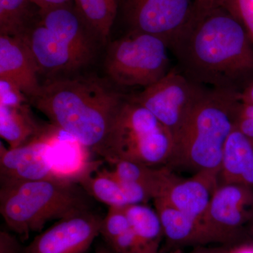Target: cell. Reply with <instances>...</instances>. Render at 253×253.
I'll list each match as a JSON object with an SVG mask.
<instances>
[{
  "mask_svg": "<svg viewBox=\"0 0 253 253\" xmlns=\"http://www.w3.org/2000/svg\"><path fill=\"white\" fill-rule=\"evenodd\" d=\"M31 105L20 91L7 90L0 94V136L10 149L55 134L54 126L47 127L38 123Z\"/></svg>",
  "mask_w": 253,
  "mask_h": 253,
  "instance_id": "13",
  "label": "cell"
},
{
  "mask_svg": "<svg viewBox=\"0 0 253 253\" xmlns=\"http://www.w3.org/2000/svg\"><path fill=\"white\" fill-rule=\"evenodd\" d=\"M169 49L181 72L200 85L240 92L253 81V43L219 5L194 14Z\"/></svg>",
  "mask_w": 253,
  "mask_h": 253,
  "instance_id": "1",
  "label": "cell"
},
{
  "mask_svg": "<svg viewBox=\"0 0 253 253\" xmlns=\"http://www.w3.org/2000/svg\"><path fill=\"white\" fill-rule=\"evenodd\" d=\"M134 231L141 253H161L164 235L156 210L147 204L130 205L122 208Z\"/></svg>",
  "mask_w": 253,
  "mask_h": 253,
  "instance_id": "20",
  "label": "cell"
},
{
  "mask_svg": "<svg viewBox=\"0 0 253 253\" xmlns=\"http://www.w3.org/2000/svg\"><path fill=\"white\" fill-rule=\"evenodd\" d=\"M76 9L98 41L106 42L119 12L120 0H73Z\"/></svg>",
  "mask_w": 253,
  "mask_h": 253,
  "instance_id": "22",
  "label": "cell"
},
{
  "mask_svg": "<svg viewBox=\"0 0 253 253\" xmlns=\"http://www.w3.org/2000/svg\"><path fill=\"white\" fill-rule=\"evenodd\" d=\"M39 17L31 0H0V35L22 37Z\"/></svg>",
  "mask_w": 253,
  "mask_h": 253,
  "instance_id": "23",
  "label": "cell"
},
{
  "mask_svg": "<svg viewBox=\"0 0 253 253\" xmlns=\"http://www.w3.org/2000/svg\"><path fill=\"white\" fill-rule=\"evenodd\" d=\"M219 182V172L200 171L189 179L178 177L161 197L204 224L205 216Z\"/></svg>",
  "mask_w": 253,
  "mask_h": 253,
  "instance_id": "16",
  "label": "cell"
},
{
  "mask_svg": "<svg viewBox=\"0 0 253 253\" xmlns=\"http://www.w3.org/2000/svg\"><path fill=\"white\" fill-rule=\"evenodd\" d=\"M88 196L67 176L1 185L0 213L8 228L26 240L49 221L89 211Z\"/></svg>",
  "mask_w": 253,
  "mask_h": 253,
  "instance_id": "4",
  "label": "cell"
},
{
  "mask_svg": "<svg viewBox=\"0 0 253 253\" xmlns=\"http://www.w3.org/2000/svg\"><path fill=\"white\" fill-rule=\"evenodd\" d=\"M116 253L113 252L112 250L110 249L109 247H101L99 249L96 250V253Z\"/></svg>",
  "mask_w": 253,
  "mask_h": 253,
  "instance_id": "31",
  "label": "cell"
},
{
  "mask_svg": "<svg viewBox=\"0 0 253 253\" xmlns=\"http://www.w3.org/2000/svg\"><path fill=\"white\" fill-rule=\"evenodd\" d=\"M99 163L86 165L76 176V182L89 196L109 208H122L129 206L123 186L111 169H96Z\"/></svg>",
  "mask_w": 253,
  "mask_h": 253,
  "instance_id": "19",
  "label": "cell"
},
{
  "mask_svg": "<svg viewBox=\"0 0 253 253\" xmlns=\"http://www.w3.org/2000/svg\"><path fill=\"white\" fill-rule=\"evenodd\" d=\"M219 184H240L253 188V138L236 129L226 140Z\"/></svg>",
  "mask_w": 253,
  "mask_h": 253,
  "instance_id": "17",
  "label": "cell"
},
{
  "mask_svg": "<svg viewBox=\"0 0 253 253\" xmlns=\"http://www.w3.org/2000/svg\"><path fill=\"white\" fill-rule=\"evenodd\" d=\"M171 253H228L225 246L222 247H208V246H198L192 248L189 251H178Z\"/></svg>",
  "mask_w": 253,
  "mask_h": 253,
  "instance_id": "27",
  "label": "cell"
},
{
  "mask_svg": "<svg viewBox=\"0 0 253 253\" xmlns=\"http://www.w3.org/2000/svg\"><path fill=\"white\" fill-rule=\"evenodd\" d=\"M126 97L97 78H60L42 84L30 103L53 126L106 161L113 123Z\"/></svg>",
  "mask_w": 253,
  "mask_h": 253,
  "instance_id": "2",
  "label": "cell"
},
{
  "mask_svg": "<svg viewBox=\"0 0 253 253\" xmlns=\"http://www.w3.org/2000/svg\"><path fill=\"white\" fill-rule=\"evenodd\" d=\"M111 165L113 166L111 172L118 179L140 186L153 200L163 196L179 177L168 166L151 167L123 160L115 161Z\"/></svg>",
  "mask_w": 253,
  "mask_h": 253,
  "instance_id": "18",
  "label": "cell"
},
{
  "mask_svg": "<svg viewBox=\"0 0 253 253\" xmlns=\"http://www.w3.org/2000/svg\"><path fill=\"white\" fill-rule=\"evenodd\" d=\"M206 88L186 77L179 68H172L157 83L129 96L152 113L170 131L174 141Z\"/></svg>",
  "mask_w": 253,
  "mask_h": 253,
  "instance_id": "7",
  "label": "cell"
},
{
  "mask_svg": "<svg viewBox=\"0 0 253 253\" xmlns=\"http://www.w3.org/2000/svg\"><path fill=\"white\" fill-rule=\"evenodd\" d=\"M236 129L245 135L253 138V105L241 102L236 118Z\"/></svg>",
  "mask_w": 253,
  "mask_h": 253,
  "instance_id": "25",
  "label": "cell"
},
{
  "mask_svg": "<svg viewBox=\"0 0 253 253\" xmlns=\"http://www.w3.org/2000/svg\"><path fill=\"white\" fill-rule=\"evenodd\" d=\"M174 146L170 131L144 106L126 96L113 123L106 161L168 166Z\"/></svg>",
  "mask_w": 253,
  "mask_h": 253,
  "instance_id": "5",
  "label": "cell"
},
{
  "mask_svg": "<svg viewBox=\"0 0 253 253\" xmlns=\"http://www.w3.org/2000/svg\"><path fill=\"white\" fill-rule=\"evenodd\" d=\"M38 74L36 59L23 38L0 35V81L21 91L30 101L41 91Z\"/></svg>",
  "mask_w": 253,
  "mask_h": 253,
  "instance_id": "14",
  "label": "cell"
},
{
  "mask_svg": "<svg viewBox=\"0 0 253 253\" xmlns=\"http://www.w3.org/2000/svg\"><path fill=\"white\" fill-rule=\"evenodd\" d=\"M31 1L38 6L40 10H44L59 6V5L67 4L71 2L73 0H31Z\"/></svg>",
  "mask_w": 253,
  "mask_h": 253,
  "instance_id": "29",
  "label": "cell"
},
{
  "mask_svg": "<svg viewBox=\"0 0 253 253\" xmlns=\"http://www.w3.org/2000/svg\"><path fill=\"white\" fill-rule=\"evenodd\" d=\"M239 92L207 87L174 141L168 167L220 174L228 137L236 128Z\"/></svg>",
  "mask_w": 253,
  "mask_h": 253,
  "instance_id": "3",
  "label": "cell"
},
{
  "mask_svg": "<svg viewBox=\"0 0 253 253\" xmlns=\"http://www.w3.org/2000/svg\"><path fill=\"white\" fill-rule=\"evenodd\" d=\"M226 247L228 253H253V241H245Z\"/></svg>",
  "mask_w": 253,
  "mask_h": 253,
  "instance_id": "28",
  "label": "cell"
},
{
  "mask_svg": "<svg viewBox=\"0 0 253 253\" xmlns=\"http://www.w3.org/2000/svg\"><path fill=\"white\" fill-rule=\"evenodd\" d=\"M54 136L53 134L35 139L14 149H7L1 141V185L66 176L55 169L50 158L51 143Z\"/></svg>",
  "mask_w": 253,
  "mask_h": 253,
  "instance_id": "11",
  "label": "cell"
},
{
  "mask_svg": "<svg viewBox=\"0 0 253 253\" xmlns=\"http://www.w3.org/2000/svg\"><path fill=\"white\" fill-rule=\"evenodd\" d=\"M129 31L142 32L162 39L169 47L194 17V0H120Z\"/></svg>",
  "mask_w": 253,
  "mask_h": 253,
  "instance_id": "9",
  "label": "cell"
},
{
  "mask_svg": "<svg viewBox=\"0 0 253 253\" xmlns=\"http://www.w3.org/2000/svg\"><path fill=\"white\" fill-rule=\"evenodd\" d=\"M218 5L241 23L253 44V0H219Z\"/></svg>",
  "mask_w": 253,
  "mask_h": 253,
  "instance_id": "24",
  "label": "cell"
},
{
  "mask_svg": "<svg viewBox=\"0 0 253 253\" xmlns=\"http://www.w3.org/2000/svg\"><path fill=\"white\" fill-rule=\"evenodd\" d=\"M169 50L168 44L157 36L129 31L110 44L105 69L117 85L144 89L172 69Z\"/></svg>",
  "mask_w": 253,
  "mask_h": 253,
  "instance_id": "6",
  "label": "cell"
},
{
  "mask_svg": "<svg viewBox=\"0 0 253 253\" xmlns=\"http://www.w3.org/2000/svg\"><path fill=\"white\" fill-rule=\"evenodd\" d=\"M102 221L91 210L64 218L38 234L21 253H86L100 235Z\"/></svg>",
  "mask_w": 253,
  "mask_h": 253,
  "instance_id": "10",
  "label": "cell"
},
{
  "mask_svg": "<svg viewBox=\"0 0 253 253\" xmlns=\"http://www.w3.org/2000/svg\"><path fill=\"white\" fill-rule=\"evenodd\" d=\"M21 38L31 49L40 73L55 76L73 72L90 61L42 24L40 17Z\"/></svg>",
  "mask_w": 253,
  "mask_h": 253,
  "instance_id": "12",
  "label": "cell"
},
{
  "mask_svg": "<svg viewBox=\"0 0 253 253\" xmlns=\"http://www.w3.org/2000/svg\"><path fill=\"white\" fill-rule=\"evenodd\" d=\"M154 202L164 235L161 253L214 244L212 236L202 222L176 209L164 198L155 199Z\"/></svg>",
  "mask_w": 253,
  "mask_h": 253,
  "instance_id": "15",
  "label": "cell"
},
{
  "mask_svg": "<svg viewBox=\"0 0 253 253\" xmlns=\"http://www.w3.org/2000/svg\"><path fill=\"white\" fill-rule=\"evenodd\" d=\"M253 219V188L219 184L204 218L214 244L233 246L246 241L244 226Z\"/></svg>",
  "mask_w": 253,
  "mask_h": 253,
  "instance_id": "8",
  "label": "cell"
},
{
  "mask_svg": "<svg viewBox=\"0 0 253 253\" xmlns=\"http://www.w3.org/2000/svg\"><path fill=\"white\" fill-rule=\"evenodd\" d=\"M249 232L250 234V235H251V238L253 239V219L252 220H251V222L249 224Z\"/></svg>",
  "mask_w": 253,
  "mask_h": 253,
  "instance_id": "32",
  "label": "cell"
},
{
  "mask_svg": "<svg viewBox=\"0 0 253 253\" xmlns=\"http://www.w3.org/2000/svg\"><path fill=\"white\" fill-rule=\"evenodd\" d=\"M100 235L113 252L141 253L137 239L122 208H109L103 218Z\"/></svg>",
  "mask_w": 253,
  "mask_h": 253,
  "instance_id": "21",
  "label": "cell"
},
{
  "mask_svg": "<svg viewBox=\"0 0 253 253\" xmlns=\"http://www.w3.org/2000/svg\"><path fill=\"white\" fill-rule=\"evenodd\" d=\"M239 98L241 103L253 105V81L240 91Z\"/></svg>",
  "mask_w": 253,
  "mask_h": 253,
  "instance_id": "30",
  "label": "cell"
},
{
  "mask_svg": "<svg viewBox=\"0 0 253 253\" xmlns=\"http://www.w3.org/2000/svg\"><path fill=\"white\" fill-rule=\"evenodd\" d=\"M195 15L204 14L219 4V0H194Z\"/></svg>",
  "mask_w": 253,
  "mask_h": 253,
  "instance_id": "26",
  "label": "cell"
}]
</instances>
